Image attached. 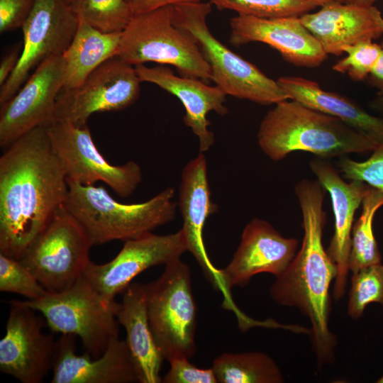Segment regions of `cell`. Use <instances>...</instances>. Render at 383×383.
Listing matches in <instances>:
<instances>
[{
  "label": "cell",
  "instance_id": "6da1fadb",
  "mask_svg": "<svg viewBox=\"0 0 383 383\" xmlns=\"http://www.w3.org/2000/svg\"><path fill=\"white\" fill-rule=\"evenodd\" d=\"M68 184L42 126L0 157V253L21 260L65 204Z\"/></svg>",
  "mask_w": 383,
  "mask_h": 383
},
{
  "label": "cell",
  "instance_id": "7a4b0ae2",
  "mask_svg": "<svg viewBox=\"0 0 383 383\" xmlns=\"http://www.w3.org/2000/svg\"><path fill=\"white\" fill-rule=\"evenodd\" d=\"M294 192L302 214V243L287 268L276 277L270 293L278 304L296 308L309 318L318 364H331L337 340L328 326L329 291L338 269L323 243L326 190L317 180L304 179L295 185Z\"/></svg>",
  "mask_w": 383,
  "mask_h": 383
},
{
  "label": "cell",
  "instance_id": "3957f363",
  "mask_svg": "<svg viewBox=\"0 0 383 383\" xmlns=\"http://www.w3.org/2000/svg\"><path fill=\"white\" fill-rule=\"evenodd\" d=\"M257 143L270 159L279 161L296 151L320 158L372 151L379 145L340 119L295 100L270 109L260 122Z\"/></svg>",
  "mask_w": 383,
  "mask_h": 383
},
{
  "label": "cell",
  "instance_id": "277c9868",
  "mask_svg": "<svg viewBox=\"0 0 383 383\" xmlns=\"http://www.w3.org/2000/svg\"><path fill=\"white\" fill-rule=\"evenodd\" d=\"M65 209L77 220L92 245L136 238L172 221L177 204L167 187L138 204L120 203L102 187L67 182Z\"/></svg>",
  "mask_w": 383,
  "mask_h": 383
},
{
  "label": "cell",
  "instance_id": "5b68a950",
  "mask_svg": "<svg viewBox=\"0 0 383 383\" xmlns=\"http://www.w3.org/2000/svg\"><path fill=\"white\" fill-rule=\"evenodd\" d=\"M211 11L210 2L180 4L172 6V20L194 39L210 66L216 86L226 95L264 105L289 99L277 81L231 51L211 33L206 23Z\"/></svg>",
  "mask_w": 383,
  "mask_h": 383
},
{
  "label": "cell",
  "instance_id": "8992f818",
  "mask_svg": "<svg viewBox=\"0 0 383 383\" xmlns=\"http://www.w3.org/2000/svg\"><path fill=\"white\" fill-rule=\"evenodd\" d=\"M117 56L133 66L156 62L175 67L184 77L211 80L194 39L174 24L172 6L134 15L121 32Z\"/></svg>",
  "mask_w": 383,
  "mask_h": 383
},
{
  "label": "cell",
  "instance_id": "52a82bcc",
  "mask_svg": "<svg viewBox=\"0 0 383 383\" xmlns=\"http://www.w3.org/2000/svg\"><path fill=\"white\" fill-rule=\"evenodd\" d=\"M21 302L40 312L52 332L79 337L93 358L100 357L110 340L118 337L119 303L106 300L84 275L66 290Z\"/></svg>",
  "mask_w": 383,
  "mask_h": 383
},
{
  "label": "cell",
  "instance_id": "ba28073f",
  "mask_svg": "<svg viewBox=\"0 0 383 383\" xmlns=\"http://www.w3.org/2000/svg\"><path fill=\"white\" fill-rule=\"evenodd\" d=\"M145 289L150 329L165 360L194 356L197 310L189 267L181 259L165 265Z\"/></svg>",
  "mask_w": 383,
  "mask_h": 383
},
{
  "label": "cell",
  "instance_id": "9c48e42d",
  "mask_svg": "<svg viewBox=\"0 0 383 383\" xmlns=\"http://www.w3.org/2000/svg\"><path fill=\"white\" fill-rule=\"evenodd\" d=\"M91 246L84 230L63 206L19 260L47 291L60 292L84 275Z\"/></svg>",
  "mask_w": 383,
  "mask_h": 383
},
{
  "label": "cell",
  "instance_id": "30bf717a",
  "mask_svg": "<svg viewBox=\"0 0 383 383\" xmlns=\"http://www.w3.org/2000/svg\"><path fill=\"white\" fill-rule=\"evenodd\" d=\"M46 128L67 182L94 185L101 181L123 198L131 195L140 183L139 165L133 161L122 165L107 162L97 150L87 124L55 120Z\"/></svg>",
  "mask_w": 383,
  "mask_h": 383
},
{
  "label": "cell",
  "instance_id": "8fae6325",
  "mask_svg": "<svg viewBox=\"0 0 383 383\" xmlns=\"http://www.w3.org/2000/svg\"><path fill=\"white\" fill-rule=\"evenodd\" d=\"M79 19L66 0H37L22 28L18 63L0 89V105L10 100L26 82L30 72L45 60L61 56L71 43Z\"/></svg>",
  "mask_w": 383,
  "mask_h": 383
},
{
  "label": "cell",
  "instance_id": "7c38bea8",
  "mask_svg": "<svg viewBox=\"0 0 383 383\" xmlns=\"http://www.w3.org/2000/svg\"><path fill=\"white\" fill-rule=\"evenodd\" d=\"M140 82L134 66L118 56L111 57L94 70L79 87L61 90L55 120L83 126L94 113L123 110L139 97Z\"/></svg>",
  "mask_w": 383,
  "mask_h": 383
},
{
  "label": "cell",
  "instance_id": "4fadbf2b",
  "mask_svg": "<svg viewBox=\"0 0 383 383\" xmlns=\"http://www.w3.org/2000/svg\"><path fill=\"white\" fill-rule=\"evenodd\" d=\"M188 251L183 230L169 235L147 233L126 240L121 251L105 264L90 261L84 277L107 301L115 300L145 270L180 259Z\"/></svg>",
  "mask_w": 383,
  "mask_h": 383
},
{
  "label": "cell",
  "instance_id": "5bb4252c",
  "mask_svg": "<svg viewBox=\"0 0 383 383\" xmlns=\"http://www.w3.org/2000/svg\"><path fill=\"white\" fill-rule=\"evenodd\" d=\"M6 333L0 340V370L23 383H40L52 370L56 342L43 332L37 311L9 301Z\"/></svg>",
  "mask_w": 383,
  "mask_h": 383
},
{
  "label": "cell",
  "instance_id": "9a60e30c",
  "mask_svg": "<svg viewBox=\"0 0 383 383\" xmlns=\"http://www.w3.org/2000/svg\"><path fill=\"white\" fill-rule=\"evenodd\" d=\"M66 65L61 56L42 62L17 93L0 109V145L6 148L38 126L55 120L56 103L63 89Z\"/></svg>",
  "mask_w": 383,
  "mask_h": 383
},
{
  "label": "cell",
  "instance_id": "2e32d148",
  "mask_svg": "<svg viewBox=\"0 0 383 383\" xmlns=\"http://www.w3.org/2000/svg\"><path fill=\"white\" fill-rule=\"evenodd\" d=\"M299 241L286 238L269 222L253 218L244 228L239 246L229 264L221 269L226 289L248 284L255 275L276 277L287 268L297 252Z\"/></svg>",
  "mask_w": 383,
  "mask_h": 383
},
{
  "label": "cell",
  "instance_id": "e0dca14e",
  "mask_svg": "<svg viewBox=\"0 0 383 383\" xmlns=\"http://www.w3.org/2000/svg\"><path fill=\"white\" fill-rule=\"evenodd\" d=\"M229 40L235 46L259 42L277 50L288 62L299 67H316L327 53L299 16L262 18L238 14L230 21Z\"/></svg>",
  "mask_w": 383,
  "mask_h": 383
},
{
  "label": "cell",
  "instance_id": "ac0fdd59",
  "mask_svg": "<svg viewBox=\"0 0 383 383\" xmlns=\"http://www.w3.org/2000/svg\"><path fill=\"white\" fill-rule=\"evenodd\" d=\"M179 206L183 218L182 229L187 239L188 251L194 257L209 282L223 293L225 306H231L233 303L225 288L221 270L211 262L204 242L205 223L216 207L211 199L206 160L202 152L191 160L182 170Z\"/></svg>",
  "mask_w": 383,
  "mask_h": 383
},
{
  "label": "cell",
  "instance_id": "d6986e66",
  "mask_svg": "<svg viewBox=\"0 0 383 383\" xmlns=\"http://www.w3.org/2000/svg\"><path fill=\"white\" fill-rule=\"evenodd\" d=\"M75 335L61 334L56 342L52 383L138 382L136 367L126 340H110L104 353L94 358L76 354Z\"/></svg>",
  "mask_w": 383,
  "mask_h": 383
},
{
  "label": "cell",
  "instance_id": "ffe728a7",
  "mask_svg": "<svg viewBox=\"0 0 383 383\" xmlns=\"http://www.w3.org/2000/svg\"><path fill=\"white\" fill-rule=\"evenodd\" d=\"M309 167L331 200L334 232L327 251L338 269L333 296L338 300L343 296L347 285L355 214L370 186L360 181L345 182L338 171L323 158L311 160Z\"/></svg>",
  "mask_w": 383,
  "mask_h": 383
},
{
  "label": "cell",
  "instance_id": "44dd1931",
  "mask_svg": "<svg viewBox=\"0 0 383 383\" xmlns=\"http://www.w3.org/2000/svg\"><path fill=\"white\" fill-rule=\"evenodd\" d=\"M134 67L141 82L155 84L182 102L185 109L184 123L197 136L199 152L209 150L215 138L209 129L211 122L207 115L211 111L221 116L228 113V108L224 105L226 93L217 86H210L201 79L177 76L165 65L150 67L142 64Z\"/></svg>",
  "mask_w": 383,
  "mask_h": 383
},
{
  "label": "cell",
  "instance_id": "7402d4cb",
  "mask_svg": "<svg viewBox=\"0 0 383 383\" xmlns=\"http://www.w3.org/2000/svg\"><path fill=\"white\" fill-rule=\"evenodd\" d=\"M299 18L327 55H340L344 47L383 34V17L373 5L333 1Z\"/></svg>",
  "mask_w": 383,
  "mask_h": 383
},
{
  "label": "cell",
  "instance_id": "603a6c76",
  "mask_svg": "<svg viewBox=\"0 0 383 383\" xmlns=\"http://www.w3.org/2000/svg\"><path fill=\"white\" fill-rule=\"evenodd\" d=\"M116 317L125 328L126 341L136 367L138 382H162L160 370L165 359L150 329L145 284H130L123 293Z\"/></svg>",
  "mask_w": 383,
  "mask_h": 383
},
{
  "label": "cell",
  "instance_id": "cb8c5ba5",
  "mask_svg": "<svg viewBox=\"0 0 383 383\" xmlns=\"http://www.w3.org/2000/svg\"><path fill=\"white\" fill-rule=\"evenodd\" d=\"M277 82L289 99L338 118L377 144L383 143V118L369 113L339 94L323 89L314 81L287 76Z\"/></svg>",
  "mask_w": 383,
  "mask_h": 383
},
{
  "label": "cell",
  "instance_id": "d4e9b609",
  "mask_svg": "<svg viewBox=\"0 0 383 383\" xmlns=\"http://www.w3.org/2000/svg\"><path fill=\"white\" fill-rule=\"evenodd\" d=\"M78 19L74 38L62 55L66 65L62 89L79 87L94 70L118 52L122 31L104 33Z\"/></svg>",
  "mask_w": 383,
  "mask_h": 383
},
{
  "label": "cell",
  "instance_id": "484cf974",
  "mask_svg": "<svg viewBox=\"0 0 383 383\" xmlns=\"http://www.w3.org/2000/svg\"><path fill=\"white\" fill-rule=\"evenodd\" d=\"M220 383H282V373L272 357L260 352L224 353L213 362Z\"/></svg>",
  "mask_w": 383,
  "mask_h": 383
},
{
  "label": "cell",
  "instance_id": "4316f807",
  "mask_svg": "<svg viewBox=\"0 0 383 383\" xmlns=\"http://www.w3.org/2000/svg\"><path fill=\"white\" fill-rule=\"evenodd\" d=\"M383 206V192L370 187L362 202V211L354 222L349 256V271L381 262V254L373 231L376 212Z\"/></svg>",
  "mask_w": 383,
  "mask_h": 383
},
{
  "label": "cell",
  "instance_id": "83f0119b",
  "mask_svg": "<svg viewBox=\"0 0 383 383\" xmlns=\"http://www.w3.org/2000/svg\"><path fill=\"white\" fill-rule=\"evenodd\" d=\"M76 14L104 33L121 32L133 16L126 0H68Z\"/></svg>",
  "mask_w": 383,
  "mask_h": 383
},
{
  "label": "cell",
  "instance_id": "f1b7e54d",
  "mask_svg": "<svg viewBox=\"0 0 383 383\" xmlns=\"http://www.w3.org/2000/svg\"><path fill=\"white\" fill-rule=\"evenodd\" d=\"M218 9L262 18L301 16L316 6L308 0H209Z\"/></svg>",
  "mask_w": 383,
  "mask_h": 383
},
{
  "label": "cell",
  "instance_id": "f546056e",
  "mask_svg": "<svg viewBox=\"0 0 383 383\" xmlns=\"http://www.w3.org/2000/svg\"><path fill=\"white\" fill-rule=\"evenodd\" d=\"M371 303L383 306V265L381 262L353 273L348 313L352 318L357 319Z\"/></svg>",
  "mask_w": 383,
  "mask_h": 383
},
{
  "label": "cell",
  "instance_id": "4dcf8cb0",
  "mask_svg": "<svg viewBox=\"0 0 383 383\" xmlns=\"http://www.w3.org/2000/svg\"><path fill=\"white\" fill-rule=\"evenodd\" d=\"M0 291L37 300L48 294L35 277L20 260L0 253Z\"/></svg>",
  "mask_w": 383,
  "mask_h": 383
},
{
  "label": "cell",
  "instance_id": "1f68e13d",
  "mask_svg": "<svg viewBox=\"0 0 383 383\" xmlns=\"http://www.w3.org/2000/svg\"><path fill=\"white\" fill-rule=\"evenodd\" d=\"M381 46L372 40H365L343 48L347 56L333 65L338 72L347 74L354 81L368 77L379 57Z\"/></svg>",
  "mask_w": 383,
  "mask_h": 383
},
{
  "label": "cell",
  "instance_id": "d6a6232c",
  "mask_svg": "<svg viewBox=\"0 0 383 383\" xmlns=\"http://www.w3.org/2000/svg\"><path fill=\"white\" fill-rule=\"evenodd\" d=\"M338 166L343 177L350 181H360L383 192V143L372 150L365 161L340 157Z\"/></svg>",
  "mask_w": 383,
  "mask_h": 383
},
{
  "label": "cell",
  "instance_id": "836d02e7",
  "mask_svg": "<svg viewBox=\"0 0 383 383\" xmlns=\"http://www.w3.org/2000/svg\"><path fill=\"white\" fill-rule=\"evenodd\" d=\"M170 368L162 379L164 383H217L212 368H199L189 358L176 357L169 361Z\"/></svg>",
  "mask_w": 383,
  "mask_h": 383
},
{
  "label": "cell",
  "instance_id": "e575fe53",
  "mask_svg": "<svg viewBox=\"0 0 383 383\" xmlns=\"http://www.w3.org/2000/svg\"><path fill=\"white\" fill-rule=\"evenodd\" d=\"M37 0H0V33L22 28Z\"/></svg>",
  "mask_w": 383,
  "mask_h": 383
},
{
  "label": "cell",
  "instance_id": "d590c367",
  "mask_svg": "<svg viewBox=\"0 0 383 383\" xmlns=\"http://www.w3.org/2000/svg\"><path fill=\"white\" fill-rule=\"evenodd\" d=\"M201 0H126L134 15L152 11L163 6L196 2Z\"/></svg>",
  "mask_w": 383,
  "mask_h": 383
},
{
  "label": "cell",
  "instance_id": "8d00e7d4",
  "mask_svg": "<svg viewBox=\"0 0 383 383\" xmlns=\"http://www.w3.org/2000/svg\"><path fill=\"white\" fill-rule=\"evenodd\" d=\"M19 45H16L1 60L0 87L2 86L16 69L21 54Z\"/></svg>",
  "mask_w": 383,
  "mask_h": 383
},
{
  "label": "cell",
  "instance_id": "74e56055",
  "mask_svg": "<svg viewBox=\"0 0 383 383\" xmlns=\"http://www.w3.org/2000/svg\"><path fill=\"white\" fill-rule=\"evenodd\" d=\"M380 46L379 57L368 77L370 84L377 87L379 92L383 93V40Z\"/></svg>",
  "mask_w": 383,
  "mask_h": 383
},
{
  "label": "cell",
  "instance_id": "f35d334b",
  "mask_svg": "<svg viewBox=\"0 0 383 383\" xmlns=\"http://www.w3.org/2000/svg\"><path fill=\"white\" fill-rule=\"evenodd\" d=\"M372 109L383 114V93L378 92L375 98L370 102Z\"/></svg>",
  "mask_w": 383,
  "mask_h": 383
},
{
  "label": "cell",
  "instance_id": "ab89813d",
  "mask_svg": "<svg viewBox=\"0 0 383 383\" xmlns=\"http://www.w3.org/2000/svg\"><path fill=\"white\" fill-rule=\"evenodd\" d=\"M335 1L347 4H357L362 5H373L377 0H334Z\"/></svg>",
  "mask_w": 383,
  "mask_h": 383
},
{
  "label": "cell",
  "instance_id": "60d3db41",
  "mask_svg": "<svg viewBox=\"0 0 383 383\" xmlns=\"http://www.w3.org/2000/svg\"><path fill=\"white\" fill-rule=\"evenodd\" d=\"M313 3L316 7L317 6H323L326 4H328L331 1H333L334 0H308Z\"/></svg>",
  "mask_w": 383,
  "mask_h": 383
},
{
  "label": "cell",
  "instance_id": "b9f144b4",
  "mask_svg": "<svg viewBox=\"0 0 383 383\" xmlns=\"http://www.w3.org/2000/svg\"><path fill=\"white\" fill-rule=\"evenodd\" d=\"M378 383H383V375L382 376V377H380L378 381H377Z\"/></svg>",
  "mask_w": 383,
  "mask_h": 383
},
{
  "label": "cell",
  "instance_id": "7bdbcfd3",
  "mask_svg": "<svg viewBox=\"0 0 383 383\" xmlns=\"http://www.w3.org/2000/svg\"><path fill=\"white\" fill-rule=\"evenodd\" d=\"M66 1H67L68 0H66Z\"/></svg>",
  "mask_w": 383,
  "mask_h": 383
}]
</instances>
